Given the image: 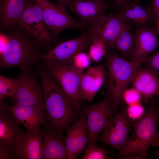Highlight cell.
<instances>
[{
	"label": "cell",
	"instance_id": "603a6c76",
	"mask_svg": "<svg viewBox=\"0 0 159 159\" xmlns=\"http://www.w3.org/2000/svg\"><path fill=\"white\" fill-rule=\"evenodd\" d=\"M19 124L2 102L0 105V144L11 148L15 138L24 132Z\"/></svg>",
	"mask_w": 159,
	"mask_h": 159
},
{
	"label": "cell",
	"instance_id": "ba28073f",
	"mask_svg": "<svg viewBox=\"0 0 159 159\" xmlns=\"http://www.w3.org/2000/svg\"><path fill=\"white\" fill-rule=\"evenodd\" d=\"M41 8L45 21L51 33L59 39L60 34L67 29L73 28L82 32L84 29L79 21L73 18L67 11L66 8L49 0H31Z\"/></svg>",
	"mask_w": 159,
	"mask_h": 159
},
{
	"label": "cell",
	"instance_id": "e575fe53",
	"mask_svg": "<svg viewBox=\"0 0 159 159\" xmlns=\"http://www.w3.org/2000/svg\"><path fill=\"white\" fill-rule=\"evenodd\" d=\"M115 4L119 7L128 1L130 0H113Z\"/></svg>",
	"mask_w": 159,
	"mask_h": 159
},
{
	"label": "cell",
	"instance_id": "30bf717a",
	"mask_svg": "<svg viewBox=\"0 0 159 159\" xmlns=\"http://www.w3.org/2000/svg\"><path fill=\"white\" fill-rule=\"evenodd\" d=\"M122 105L120 112L115 115L96 141L102 142L103 145L113 148L120 154L123 151L128 143L131 127L126 113V106Z\"/></svg>",
	"mask_w": 159,
	"mask_h": 159
},
{
	"label": "cell",
	"instance_id": "d6986e66",
	"mask_svg": "<svg viewBox=\"0 0 159 159\" xmlns=\"http://www.w3.org/2000/svg\"><path fill=\"white\" fill-rule=\"evenodd\" d=\"M106 69L103 65L90 66L84 72L80 84L81 99L91 102L106 80Z\"/></svg>",
	"mask_w": 159,
	"mask_h": 159
},
{
	"label": "cell",
	"instance_id": "7a4b0ae2",
	"mask_svg": "<svg viewBox=\"0 0 159 159\" xmlns=\"http://www.w3.org/2000/svg\"><path fill=\"white\" fill-rule=\"evenodd\" d=\"M7 43L0 52L1 70L17 67L20 72L32 71V68L47 51L16 25L2 32Z\"/></svg>",
	"mask_w": 159,
	"mask_h": 159
},
{
	"label": "cell",
	"instance_id": "7402d4cb",
	"mask_svg": "<svg viewBox=\"0 0 159 159\" xmlns=\"http://www.w3.org/2000/svg\"><path fill=\"white\" fill-rule=\"evenodd\" d=\"M28 0H0V25L1 32L16 25Z\"/></svg>",
	"mask_w": 159,
	"mask_h": 159
},
{
	"label": "cell",
	"instance_id": "d6a6232c",
	"mask_svg": "<svg viewBox=\"0 0 159 159\" xmlns=\"http://www.w3.org/2000/svg\"><path fill=\"white\" fill-rule=\"evenodd\" d=\"M150 8L154 12L157 21L159 19V0H152Z\"/></svg>",
	"mask_w": 159,
	"mask_h": 159
},
{
	"label": "cell",
	"instance_id": "8992f818",
	"mask_svg": "<svg viewBox=\"0 0 159 159\" xmlns=\"http://www.w3.org/2000/svg\"><path fill=\"white\" fill-rule=\"evenodd\" d=\"M93 37L87 32H82L79 37L59 42L40 58L45 63L57 65H72L74 58L78 52L88 50Z\"/></svg>",
	"mask_w": 159,
	"mask_h": 159
},
{
	"label": "cell",
	"instance_id": "484cf974",
	"mask_svg": "<svg viewBox=\"0 0 159 159\" xmlns=\"http://www.w3.org/2000/svg\"><path fill=\"white\" fill-rule=\"evenodd\" d=\"M17 87V79H12L0 75V105L4 98L12 97L15 93Z\"/></svg>",
	"mask_w": 159,
	"mask_h": 159
},
{
	"label": "cell",
	"instance_id": "277c9868",
	"mask_svg": "<svg viewBox=\"0 0 159 159\" xmlns=\"http://www.w3.org/2000/svg\"><path fill=\"white\" fill-rule=\"evenodd\" d=\"M159 122L156 106L152 98L144 115L132 127L133 134L120 155H132L139 158L148 159V149L159 137L157 127Z\"/></svg>",
	"mask_w": 159,
	"mask_h": 159
},
{
	"label": "cell",
	"instance_id": "44dd1931",
	"mask_svg": "<svg viewBox=\"0 0 159 159\" xmlns=\"http://www.w3.org/2000/svg\"><path fill=\"white\" fill-rule=\"evenodd\" d=\"M131 84L145 101L159 95V76L145 67L138 70Z\"/></svg>",
	"mask_w": 159,
	"mask_h": 159
},
{
	"label": "cell",
	"instance_id": "8d00e7d4",
	"mask_svg": "<svg viewBox=\"0 0 159 159\" xmlns=\"http://www.w3.org/2000/svg\"><path fill=\"white\" fill-rule=\"evenodd\" d=\"M158 103L157 106H156V109L157 110V113L159 120V95L158 96Z\"/></svg>",
	"mask_w": 159,
	"mask_h": 159
},
{
	"label": "cell",
	"instance_id": "5b68a950",
	"mask_svg": "<svg viewBox=\"0 0 159 159\" xmlns=\"http://www.w3.org/2000/svg\"><path fill=\"white\" fill-rule=\"evenodd\" d=\"M16 25L47 51L59 43V39L53 36L48 27L41 8L31 0H28Z\"/></svg>",
	"mask_w": 159,
	"mask_h": 159
},
{
	"label": "cell",
	"instance_id": "9a60e30c",
	"mask_svg": "<svg viewBox=\"0 0 159 159\" xmlns=\"http://www.w3.org/2000/svg\"><path fill=\"white\" fill-rule=\"evenodd\" d=\"M67 7L79 19L84 27L83 32L110 7L104 0H71Z\"/></svg>",
	"mask_w": 159,
	"mask_h": 159
},
{
	"label": "cell",
	"instance_id": "4fadbf2b",
	"mask_svg": "<svg viewBox=\"0 0 159 159\" xmlns=\"http://www.w3.org/2000/svg\"><path fill=\"white\" fill-rule=\"evenodd\" d=\"M47 122L43 129L41 159H67L64 130L59 129Z\"/></svg>",
	"mask_w": 159,
	"mask_h": 159
},
{
	"label": "cell",
	"instance_id": "5bb4252c",
	"mask_svg": "<svg viewBox=\"0 0 159 159\" xmlns=\"http://www.w3.org/2000/svg\"><path fill=\"white\" fill-rule=\"evenodd\" d=\"M134 42L129 60L143 63L159 46L155 30L148 26L138 27L134 34Z\"/></svg>",
	"mask_w": 159,
	"mask_h": 159
},
{
	"label": "cell",
	"instance_id": "836d02e7",
	"mask_svg": "<svg viewBox=\"0 0 159 159\" xmlns=\"http://www.w3.org/2000/svg\"><path fill=\"white\" fill-rule=\"evenodd\" d=\"M71 0H55L57 4L66 8L68 2Z\"/></svg>",
	"mask_w": 159,
	"mask_h": 159
},
{
	"label": "cell",
	"instance_id": "9c48e42d",
	"mask_svg": "<svg viewBox=\"0 0 159 159\" xmlns=\"http://www.w3.org/2000/svg\"><path fill=\"white\" fill-rule=\"evenodd\" d=\"M16 79L17 90L11 97L15 104L33 107L45 111L42 86L32 72H20Z\"/></svg>",
	"mask_w": 159,
	"mask_h": 159
},
{
	"label": "cell",
	"instance_id": "3957f363",
	"mask_svg": "<svg viewBox=\"0 0 159 159\" xmlns=\"http://www.w3.org/2000/svg\"><path fill=\"white\" fill-rule=\"evenodd\" d=\"M107 72L105 84L107 94L111 100L115 111L123 103L124 91L131 84L143 63L126 60L115 50L109 49L104 56Z\"/></svg>",
	"mask_w": 159,
	"mask_h": 159
},
{
	"label": "cell",
	"instance_id": "4dcf8cb0",
	"mask_svg": "<svg viewBox=\"0 0 159 159\" xmlns=\"http://www.w3.org/2000/svg\"><path fill=\"white\" fill-rule=\"evenodd\" d=\"M145 67L153 71L159 76V50L148 56L144 61Z\"/></svg>",
	"mask_w": 159,
	"mask_h": 159
},
{
	"label": "cell",
	"instance_id": "6da1fadb",
	"mask_svg": "<svg viewBox=\"0 0 159 159\" xmlns=\"http://www.w3.org/2000/svg\"><path fill=\"white\" fill-rule=\"evenodd\" d=\"M34 67L42 87L47 121L64 130L81 117L82 108L64 93L42 62H38Z\"/></svg>",
	"mask_w": 159,
	"mask_h": 159
},
{
	"label": "cell",
	"instance_id": "e0dca14e",
	"mask_svg": "<svg viewBox=\"0 0 159 159\" xmlns=\"http://www.w3.org/2000/svg\"><path fill=\"white\" fill-rule=\"evenodd\" d=\"M43 130L36 132H24L17 137L11 148L16 159H41Z\"/></svg>",
	"mask_w": 159,
	"mask_h": 159
},
{
	"label": "cell",
	"instance_id": "f1b7e54d",
	"mask_svg": "<svg viewBox=\"0 0 159 159\" xmlns=\"http://www.w3.org/2000/svg\"><path fill=\"white\" fill-rule=\"evenodd\" d=\"M142 98L140 92L133 87L126 89L124 92L122 97L123 103L127 106L141 101Z\"/></svg>",
	"mask_w": 159,
	"mask_h": 159
},
{
	"label": "cell",
	"instance_id": "52a82bcc",
	"mask_svg": "<svg viewBox=\"0 0 159 159\" xmlns=\"http://www.w3.org/2000/svg\"><path fill=\"white\" fill-rule=\"evenodd\" d=\"M82 109L87 119L88 142L86 147L95 144L99 135L117 113L107 95L98 103L84 106Z\"/></svg>",
	"mask_w": 159,
	"mask_h": 159
},
{
	"label": "cell",
	"instance_id": "cb8c5ba5",
	"mask_svg": "<svg viewBox=\"0 0 159 159\" xmlns=\"http://www.w3.org/2000/svg\"><path fill=\"white\" fill-rule=\"evenodd\" d=\"M134 37L129 26L120 33L110 49L118 51L123 58L129 60L133 47Z\"/></svg>",
	"mask_w": 159,
	"mask_h": 159
},
{
	"label": "cell",
	"instance_id": "ffe728a7",
	"mask_svg": "<svg viewBox=\"0 0 159 159\" xmlns=\"http://www.w3.org/2000/svg\"><path fill=\"white\" fill-rule=\"evenodd\" d=\"M119 7L118 13L128 23L139 27L157 22L156 18L151 8L145 7L130 1Z\"/></svg>",
	"mask_w": 159,
	"mask_h": 159
},
{
	"label": "cell",
	"instance_id": "d4e9b609",
	"mask_svg": "<svg viewBox=\"0 0 159 159\" xmlns=\"http://www.w3.org/2000/svg\"><path fill=\"white\" fill-rule=\"evenodd\" d=\"M93 38L92 43L88 50V54L92 61L98 62L104 57L109 49L102 40Z\"/></svg>",
	"mask_w": 159,
	"mask_h": 159
},
{
	"label": "cell",
	"instance_id": "ac0fdd59",
	"mask_svg": "<svg viewBox=\"0 0 159 159\" xmlns=\"http://www.w3.org/2000/svg\"><path fill=\"white\" fill-rule=\"evenodd\" d=\"M3 103L11 113L17 122L26 128L27 132H38L42 125L44 126L46 125L47 119L44 110L16 104L10 106L3 102Z\"/></svg>",
	"mask_w": 159,
	"mask_h": 159
},
{
	"label": "cell",
	"instance_id": "d590c367",
	"mask_svg": "<svg viewBox=\"0 0 159 159\" xmlns=\"http://www.w3.org/2000/svg\"><path fill=\"white\" fill-rule=\"evenodd\" d=\"M153 146H159V137L157 139L152 145Z\"/></svg>",
	"mask_w": 159,
	"mask_h": 159
},
{
	"label": "cell",
	"instance_id": "8fae6325",
	"mask_svg": "<svg viewBox=\"0 0 159 159\" xmlns=\"http://www.w3.org/2000/svg\"><path fill=\"white\" fill-rule=\"evenodd\" d=\"M129 26L118 12H105L84 31L102 40L110 49L120 33Z\"/></svg>",
	"mask_w": 159,
	"mask_h": 159
},
{
	"label": "cell",
	"instance_id": "1f68e13d",
	"mask_svg": "<svg viewBox=\"0 0 159 159\" xmlns=\"http://www.w3.org/2000/svg\"><path fill=\"white\" fill-rule=\"evenodd\" d=\"M0 159H15L14 155L10 147L0 144Z\"/></svg>",
	"mask_w": 159,
	"mask_h": 159
},
{
	"label": "cell",
	"instance_id": "83f0119b",
	"mask_svg": "<svg viewBox=\"0 0 159 159\" xmlns=\"http://www.w3.org/2000/svg\"><path fill=\"white\" fill-rule=\"evenodd\" d=\"M82 159H108V153L102 147L95 145H90L85 148Z\"/></svg>",
	"mask_w": 159,
	"mask_h": 159
},
{
	"label": "cell",
	"instance_id": "74e56055",
	"mask_svg": "<svg viewBox=\"0 0 159 159\" xmlns=\"http://www.w3.org/2000/svg\"><path fill=\"white\" fill-rule=\"evenodd\" d=\"M156 23H157L158 29L159 32V19L158 20Z\"/></svg>",
	"mask_w": 159,
	"mask_h": 159
},
{
	"label": "cell",
	"instance_id": "4316f807",
	"mask_svg": "<svg viewBox=\"0 0 159 159\" xmlns=\"http://www.w3.org/2000/svg\"><path fill=\"white\" fill-rule=\"evenodd\" d=\"M126 111L130 127H132L142 118L146 111L141 101L126 106Z\"/></svg>",
	"mask_w": 159,
	"mask_h": 159
},
{
	"label": "cell",
	"instance_id": "7c38bea8",
	"mask_svg": "<svg viewBox=\"0 0 159 159\" xmlns=\"http://www.w3.org/2000/svg\"><path fill=\"white\" fill-rule=\"evenodd\" d=\"M42 62L64 93L71 100L79 103L81 100V82L85 70L72 65H53Z\"/></svg>",
	"mask_w": 159,
	"mask_h": 159
},
{
	"label": "cell",
	"instance_id": "f546056e",
	"mask_svg": "<svg viewBox=\"0 0 159 159\" xmlns=\"http://www.w3.org/2000/svg\"><path fill=\"white\" fill-rule=\"evenodd\" d=\"M91 59L86 52L81 51L77 53L73 59L72 65L85 70L90 67Z\"/></svg>",
	"mask_w": 159,
	"mask_h": 159
},
{
	"label": "cell",
	"instance_id": "2e32d148",
	"mask_svg": "<svg viewBox=\"0 0 159 159\" xmlns=\"http://www.w3.org/2000/svg\"><path fill=\"white\" fill-rule=\"evenodd\" d=\"M87 119L85 113L65 130L67 159L75 158L85 149L88 142Z\"/></svg>",
	"mask_w": 159,
	"mask_h": 159
}]
</instances>
